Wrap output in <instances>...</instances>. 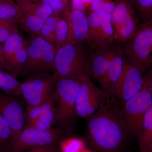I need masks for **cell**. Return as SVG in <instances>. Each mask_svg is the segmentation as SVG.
<instances>
[{
	"instance_id": "6da1fadb",
	"label": "cell",
	"mask_w": 152,
	"mask_h": 152,
	"mask_svg": "<svg viewBox=\"0 0 152 152\" xmlns=\"http://www.w3.org/2000/svg\"><path fill=\"white\" fill-rule=\"evenodd\" d=\"M115 98H109L105 104L87 118V140L97 152H118L131 134L122 108Z\"/></svg>"
},
{
	"instance_id": "7a4b0ae2",
	"label": "cell",
	"mask_w": 152,
	"mask_h": 152,
	"mask_svg": "<svg viewBox=\"0 0 152 152\" xmlns=\"http://www.w3.org/2000/svg\"><path fill=\"white\" fill-rule=\"evenodd\" d=\"M81 44H67L57 49L53 73L57 80L90 76V58Z\"/></svg>"
},
{
	"instance_id": "3957f363",
	"label": "cell",
	"mask_w": 152,
	"mask_h": 152,
	"mask_svg": "<svg viewBox=\"0 0 152 152\" xmlns=\"http://www.w3.org/2000/svg\"><path fill=\"white\" fill-rule=\"evenodd\" d=\"M125 59L144 71L152 64V24L144 22L134 35L123 44Z\"/></svg>"
},
{
	"instance_id": "277c9868",
	"label": "cell",
	"mask_w": 152,
	"mask_h": 152,
	"mask_svg": "<svg viewBox=\"0 0 152 152\" xmlns=\"http://www.w3.org/2000/svg\"><path fill=\"white\" fill-rule=\"evenodd\" d=\"M28 57L21 76L53 72L57 49L55 46L37 36L27 42Z\"/></svg>"
},
{
	"instance_id": "5b68a950",
	"label": "cell",
	"mask_w": 152,
	"mask_h": 152,
	"mask_svg": "<svg viewBox=\"0 0 152 152\" xmlns=\"http://www.w3.org/2000/svg\"><path fill=\"white\" fill-rule=\"evenodd\" d=\"M55 88L53 92L58 102L55 122L65 127H70L77 115L76 102L79 88L78 79H58Z\"/></svg>"
},
{
	"instance_id": "8992f818",
	"label": "cell",
	"mask_w": 152,
	"mask_h": 152,
	"mask_svg": "<svg viewBox=\"0 0 152 152\" xmlns=\"http://www.w3.org/2000/svg\"><path fill=\"white\" fill-rule=\"evenodd\" d=\"M78 80L76 113L80 118H88L105 104L110 97L105 91L94 84L90 75H84Z\"/></svg>"
},
{
	"instance_id": "52a82bcc",
	"label": "cell",
	"mask_w": 152,
	"mask_h": 152,
	"mask_svg": "<svg viewBox=\"0 0 152 152\" xmlns=\"http://www.w3.org/2000/svg\"><path fill=\"white\" fill-rule=\"evenodd\" d=\"M87 18L89 31L86 41L91 49L95 51L118 42L111 14L90 12Z\"/></svg>"
},
{
	"instance_id": "ba28073f",
	"label": "cell",
	"mask_w": 152,
	"mask_h": 152,
	"mask_svg": "<svg viewBox=\"0 0 152 152\" xmlns=\"http://www.w3.org/2000/svg\"><path fill=\"white\" fill-rule=\"evenodd\" d=\"M57 80L54 74L45 73L29 76L21 82V94L27 105H42L53 92Z\"/></svg>"
},
{
	"instance_id": "9c48e42d",
	"label": "cell",
	"mask_w": 152,
	"mask_h": 152,
	"mask_svg": "<svg viewBox=\"0 0 152 152\" xmlns=\"http://www.w3.org/2000/svg\"><path fill=\"white\" fill-rule=\"evenodd\" d=\"M63 133V130L61 129L51 128L47 130H41L27 126L17 140L9 145L7 151L19 152L52 145L57 142Z\"/></svg>"
},
{
	"instance_id": "30bf717a",
	"label": "cell",
	"mask_w": 152,
	"mask_h": 152,
	"mask_svg": "<svg viewBox=\"0 0 152 152\" xmlns=\"http://www.w3.org/2000/svg\"><path fill=\"white\" fill-rule=\"evenodd\" d=\"M111 15L117 42L124 43L140 27L135 11L131 3L119 0Z\"/></svg>"
},
{
	"instance_id": "8fae6325",
	"label": "cell",
	"mask_w": 152,
	"mask_h": 152,
	"mask_svg": "<svg viewBox=\"0 0 152 152\" xmlns=\"http://www.w3.org/2000/svg\"><path fill=\"white\" fill-rule=\"evenodd\" d=\"M152 104V93L143 86L135 96L125 102L123 113L131 134H140L144 115Z\"/></svg>"
},
{
	"instance_id": "7c38bea8",
	"label": "cell",
	"mask_w": 152,
	"mask_h": 152,
	"mask_svg": "<svg viewBox=\"0 0 152 152\" xmlns=\"http://www.w3.org/2000/svg\"><path fill=\"white\" fill-rule=\"evenodd\" d=\"M125 65L123 43L115 42L109 46L107 71V93L109 97L116 96Z\"/></svg>"
},
{
	"instance_id": "4fadbf2b",
	"label": "cell",
	"mask_w": 152,
	"mask_h": 152,
	"mask_svg": "<svg viewBox=\"0 0 152 152\" xmlns=\"http://www.w3.org/2000/svg\"><path fill=\"white\" fill-rule=\"evenodd\" d=\"M14 97L15 96L0 95V114L7 123L13 134L10 144L17 140L23 129L26 119L23 107Z\"/></svg>"
},
{
	"instance_id": "5bb4252c",
	"label": "cell",
	"mask_w": 152,
	"mask_h": 152,
	"mask_svg": "<svg viewBox=\"0 0 152 152\" xmlns=\"http://www.w3.org/2000/svg\"><path fill=\"white\" fill-rule=\"evenodd\" d=\"M143 73L141 69L125 59L124 68L116 96L125 102L135 96L143 86Z\"/></svg>"
},
{
	"instance_id": "9a60e30c",
	"label": "cell",
	"mask_w": 152,
	"mask_h": 152,
	"mask_svg": "<svg viewBox=\"0 0 152 152\" xmlns=\"http://www.w3.org/2000/svg\"><path fill=\"white\" fill-rule=\"evenodd\" d=\"M69 26L67 44L81 43L86 40L89 31L88 18L80 10H66L64 12Z\"/></svg>"
},
{
	"instance_id": "2e32d148",
	"label": "cell",
	"mask_w": 152,
	"mask_h": 152,
	"mask_svg": "<svg viewBox=\"0 0 152 152\" xmlns=\"http://www.w3.org/2000/svg\"><path fill=\"white\" fill-rule=\"evenodd\" d=\"M110 46L96 50L90 58V74L97 80L102 88L107 93V71Z\"/></svg>"
},
{
	"instance_id": "e0dca14e",
	"label": "cell",
	"mask_w": 152,
	"mask_h": 152,
	"mask_svg": "<svg viewBox=\"0 0 152 152\" xmlns=\"http://www.w3.org/2000/svg\"><path fill=\"white\" fill-rule=\"evenodd\" d=\"M56 101L54 93L48 98L41 105L40 116L32 126H30L41 130H47L51 129L52 126L56 121V110L55 107V103Z\"/></svg>"
},
{
	"instance_id": "ac0fdd59",
	"label": "cell",
	"mask_w": 152,
	"mask_h": 152,
	"mask_svg": "<svg viewBox=\"0 0 152 152\" xmlns=\"http://www.w3.org/2000/svg\"><path fill=\"white\" fill-rule=\"evenodd\" d=\"M0 20L22 24L23 16L14 0H0Z\"/></svg>"
},
{
	"instance_id": "d6986e66",
	"label": "cell",
	"mask_w": 152,
	"mask_h": 152,
	"mask_svg": "<svg viewBox=\"0 0 152 152\" xmlns=\"http://www.w3.org/2000/svg\"><path fill=\"white\" fill-rule=\"evenodd\" d=\"M26 43V41L19 31L14 33L4 42L2 47L5 61L4 69L17 52Z\"/></svg>"
},
{
	"instance_id": "ffe728a7",
	"label": "cell",
	"mask_w": 152,
	"mask_h": 152,
	"mask_svg": "<svg viewBox=\"0 0 152 152\" xmlns=\"http://www.w3.org/2000/svg\"><path fill=\"white\" fill-rule=\"evenodd\" d=\"M22 13L28 14L45 20L53 14L51 9L46 5L39 2H23L17 3Z\"/></svg>"
},
{
	"instance_id": "44dd1931",
	"label": "cell",
	"mask_w": 152,
	"mask_h": 152,
	"mask_svg": "<svg viewBox=\"0 0 152 152\" xmlns=\"http://www.w3.org/2000/svg\"><path fill=\"white\" fill-rule=\"evenodd\" d=\"M139 145L142 152H146L152 138V104L144 115L141 130L139 135Z\"/></svg>"
},
{
	"instance_id": "7402d4cb",
	"label": "cell",
	"mask_w": 152,
	"mask_h": 152,
	"mask_svg": "<svg viewBox=\"0 0 152 152\" xmlns=\"http://www.w3.org/2000/svg\"><path fill=\"white\" fill-rule=\"evenodd\" d=\"M27 42L17 52L5 70L15 77L21 76L27 60Z\"/></svg>"
},
{
	"instance_id": "603a6c76",
	"label": "cell",
	"mask_w": 152,
	"mask_h": 152,
	"mask_svg": "<svg viewBox=\"0 0 152 152\" xmlns=\"http://www.w3.org/2000/svg\"><path fill=\"white\" fill-rule=\"evenodd\" d=\"M20 83L12 75L0 69V89L7 94L15 97L21 95Z\"/></svg>"
},
{
	"instance_id": "cb8c5ba5",
	"label": "cell",
	"mask_w": 152,
	"mask_h": 152,
	"mask_svg": "<svg viewBox=\"0 0 152 152\" xmlns=\"http://www.w3.org/2000/svg\"><path fill=\"white\" fill-rule=\"evenodd\" d=\"M60 17V14L53 12L45 20L37 36L55 45V33Z\"/></svg>"
},
{
	"instance_id": "d4e9b609",
	"label": "cell",
	"mask_w": 152,
	"mask_h": 152,
	"mask_svg": "<svg viewBox=\"0 0 152 152\" xmlns=\"http://www.w3.org/2000/svg\"><path fill=\"white\" fill-rule=\"evenodd\" d=\"M69 30V26L66 17L64 15L61 16L55 33L54 45L57 49L67 44Z\"/></svg>"
},
{
	"instance_id": "484cf974",
	"label": "cell",
	"mask_w": 152,
	"mask_h": 152,
	"mask_svg": "<svg viewBox=\"0 0 152 152\" xmlns=\"http://www.w3.org/2000/svg\"><path fill=\"white\" fill-rule=\"evenodd\" d=\"M23 21L21 24L24 29L28 32L37 34L43 25L45 20L28 14H23Z\"/></svg>"
},
{
	"instance_id": "4316f807",
	"label": "cell",
	"mask_w": 152,
	"mask_h": 152,
	"mask_svg": "<svg viewBox=\"0 0 152 152\" xmlns=\"http://www.w3.org/2000/svg\"><path fill=\"white\" fill-rule=\"evenodd\" d=\"M119 0H91L90 12L111 14Z\"/></svg>"
},
{
	"instance_id": "83f0119b",
	"label": "cell",
	"mask_w": 152,
	"mask_h": 152,
	"mask_svg": "<svg viewBox=\"0 0 152 152\" xmlns=\"http://www.w3.org/2000/svg\"><path fill=\"white\" fill-rule=\"evenodd\" d=\"M132 5L144 22L152 18V0H133Z\"/></svg>"
},
{
	"instance_id": "f1b7e54d",
	"label": "cell",
	"mask_w": 152,
	"mask_h": 152,
	"mask_svg": "<svg viewBox=\"0 0 152 152\" xmlns=\"http://www.w3.org/2000/svg\"><path fill=\"white\" fill-rule=\"evenodd\" d=\"M61 152H82L86 149L84 142L81 139L71 138L60 144Z\"/></svg>"
},
{
	"instance_id": "f546056e",
	"label": "cell",
	"mask_w": 152,
	"mask_h": 152,
	"mask_svg": "<svg viewBox=\"0 0 152 152\" xmlns=\"http://www.w3.org/2000/svg\"><path fill=\"white\" fill-rule=\"evenodd\" d=\"M12 137L10 128L0 114V148L7 150Z\"/></svg>"
},
{
	"instance_id": "4dcf8cb0",
	"label": "cell",
	"mask_w": 152,
	"mask_h": 152,
	"mask_svg": "<svg viewBox=\"0 0 152 152\" xmlns=\"http://www.w3.org/2000/svg\"><path fill=\"white\" fill-rule=\"evenodd\" d=\"M41 105L26 106V112L25 115L27 126H32L39 118L41 113Z\"/></svg>"
},
{
	"instance_id": "1f68e13d",
	"label": "cell",
	"mask_w": 152,
	"mask_h": 152,
	"mask_svg": "<svg viewBox=\"0 0 152 152\" xmlns=\"http://www.w3.org/2000/svg\"><path fill=\"white\" fill-rule=\"evenodd\" d=\"M68 0H40L41 2L49 7L53 12L61 14L66 10Z\"/></svg>"
},
{
	"instance_id": "d6a6232c",
	"label": "cell",
	"mask_w": 152,
	"mask_h": 152,
	"mask_svg": "<svg viewBox=\"0 0 152 152\" xmlns=\"http://www.w3.org/2000/svg\"><path fill=\"white\" fill-rule=\"evenodd\" d=\"M18 24L9 22L0 28V43L5 42L12 34L19 31Z\"/></svg>"
},
{
	"instance_id": "836d02e7",
	"label": "cell",
	"mask_w": 152,
	"mask_h": 152,
	"mask_svg": "<svg viewBox=\"0 0 152 152\" xmlns=\"http://www.w3.org/2000/svg\"><path fill=\"white\" fill-rule=\"evenodd\" d=\"M91 0H72V8L73 10H80L84 12L91 6Z\"/></svg>"
},
{
	"instance_id": "e575fe53",
	"label": "cell",
	"mask_w": 152,
	"mask_h": 152,
	"mask_svg": "<svg viewBox=\"0 0 152 152\" xmlns=\"http://www.w3.org/2000/svg\"><path fill=\"white\" fill-rule=\"evenodd\" d=\"M19 152H58V146L57 142H56L49 145L31 149L27 151Z\"/></svg>"
},
{
	"instance_id": "d590c367",
	"label": "cell",
	"mask_w": 152,
	"mask_h": 152,
	"mask_svg": "<svg viewBox=\"0 0 152 152\" xmlns=\"http://www.w3.org/2000/svg\"><path fill=\"white\" fill-rule=\"evenodd\" d=\"M150 66L151 67V69L146 76L144 77L143 86L149 90L152 94V64Z\"/></svg>"
},
{
	"instance_id": "8d00e7d4",
	"label": "cell",
	"mask_w": 152,
	"mask_h": 152,
	"mask_svg": "<svg viewBox=\"0 0 152 152\" xmlns=\"http://www.w3.org/2000/svg\"><path fill=\"white\" fill-rule=\"evenodd\" d=\"M5 66L4 57L3 53L2 46L0 44V69H4Z\"/></svg>"
},
{
	"instance_id": "74e56055",
	"label": "cell",
	"mask_w": 152,
	"mask_h": 152,
	"mask_svg": "<svg viewBox=\"0 0 152 152\" xmlns=\"http://www.w3.org/2000/svg\"><path fill=\"white\" fill-rule=\"evenodd\" d=\"M15 1L16 3H18L20 2H39L40 1V0H15Z\"/></svg>"
},
{
	"instance_id": "f35d334b",
	"label": "cell",
	"mask_w": 152,
	"mask_h": 152,
	"mask_svg": "<svg viewBox=\"0 0 152 152\" xmlns=\"http://www.w3.org/2000/svg\"><path fill=\"white\" fill-rule=\"evenodd\" d=\"M146 152H152V138L148 145Z\"/></svg>"
},
{
	"instance_id": "ab89813d",
	"label": "cell",
	"mask_w": 152,
	"mask_h": 152,
	"mask_svg": "<svg viewBox=\"0 0 152 152\" xmlns=\"http://www.w3.org/2000/svg\"><path fill=\"white\" fill-rule=\"evenodd\" d=\"M10 22L2 20H0V28L2 27L3 26H4L6 24L9 23ZM12 23V22H11Z\"/></svg>"
},
{
	"instance_id": "60d3db41",
	"label": "cell",
	"mask_w": 152,
	"mask_h": 152,
	"mask_svg": "<svg viewBox=\"0 0 152 152\" xmlns=\"http://www.w3.org/2000/svg\"><path fill=\"white\" fill-rule=\"evenodd\" d=\"M82 152H94L92 151H90L89 150H88L86 149H85L83 151H82Z\"/></svg>"
},
{
	"instance_id": "b9f144b4",
	"label": "cell",
	"mask_w": 152,
	"mask_h": 152,
	"mask_svg": "<svg viewBox=\"0 0 152 152\" xmlns=\"http://www.w3.org/2000/svg\"><path fill=\"white\" fill-rule=\"evenodd\" d=\"M0 152H7L5 149L0 148Z\"/></svg>"
},
{
	"instance_id": "7bdbcfd3",
	"label": "cell",
	"mask_w": 152,
	"mask_h": 152,
	"mask_svg": "<svg viewBox=\"0 0 152 152\" xmlns=\"http://www.w3.org/2000/svg\"><path fill=\"white\" fill-rule=\"evenodd\" d=\"M122 1H126L128 2H129L131 3L132 4V3L133 0H122Z\"/></svg>"
},
{
	"instance_id": "ee69618b",
	"label": "cell",
	"mask_w": 152,
	"mask_h": 152,
	"mask_svg": "<svg viewBox=\"0 0 152 152\" xmlns=\"http://www.w3.org/2000/svg\"><path fill=\"white\" fill-rule=\"evenodd\" d=\"M148 21H149L150 22H151V23L152 24V17L151 18V19H150V20H148Z\"/></svg>"
},
{
	"instance_id": "f6af8a7d",
	"label": "cell",
	"mask_w": 152,
	"mask_h": 152,
	"mask_svg": "<svg viewBox=\"0 0 152 152\" xmlns=\"http://www.w3.org/2000/svg\"><path fill=\"white\" fill-rule=\"evenodd\" d=\"M9 1H12V0H9Z\"/></svg>"
}]
</instances>
